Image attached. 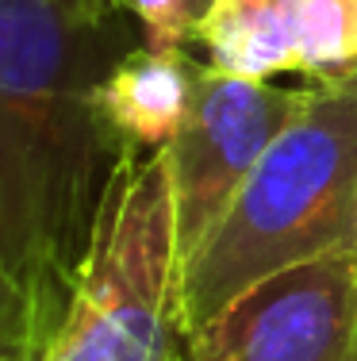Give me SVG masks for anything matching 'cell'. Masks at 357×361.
I'll list each match as a JSON object with an SVG mask.
<instances>
[{
	"instance_id": "cell-1",
	"label": "cell",
	"mask_w": 357,
	"mask_h": 361,
	"mask_svg": "<svg viewBox=\"0 0 357 361\" xmlns=\"http://www.w3.org/2000/svg\"><path fill=\"white\" fill-rule=\"evenodd\" d=\"M112 0H0V257L54 334L73 292L108 154L96 108L115 66Z\"/></svg>"
},
{
	"instance_id": "cell-2",
	"label": "cell",
	"mask_w": 357,
	"mask_h": 361,
	"mask_svg": "<svg viewBox=\"0 0 357 361\" xmlns=\"http://www.w3.org/2000/svg\"><path fill=\"white\" fill-rule=\"evenodd\" d=\"M357 246V85H308L231 208L181 269L184 334L253 285Z\"/></svg>"
},
{
	"instance_id": "cell-3",
	"label": "cell",
	"mask_w": 357,
	"mask_h": 361,
	"mask_svg": "<svg viewBox=\"0 0 357 361\" xmlns=\"http://www.w3.org/2000/svg\"><path fill=\"white\" fill-rule=\"evenodd\" d=\"M42 361H184L165 150L123 146L112 158L73 292Z\"/></svg>"
},
{
	"instance_id": "cell-4",
	"label": "cell",
	"mask_w": 357,
	"mask_h": 361,
	"mask_svg": "<svg viewBox=\"0 0 357 361\" xmlns=\"http://www.w3.org/2000/svg\"><path fill=\"white\" fill-rule=\"evenodd\" d=\"M303 92L308 89H280L273 81L219 73L203 62L192 111L165 150L181 269L231 208L234 192L253 173L269 142L296 116Z\"/></svg>"
},
{
	"instance_id": "cell-5",
	"label": "cell",
	"mask_w": 357,
	"mask_h": 361,
	"mask_svg": "<svg viewBox=\"0 0 357 361\" xmlns=\"http://www.w3.org/2000/svg\"><path fill=\"white\" fill-rule=\"evenodd\" d=\"M184 361H357V246L242 292L184 334Z\"/></svg>"
},
{
	"instance_id": "cell-6",
	"label": "cell",
	"mask_w": 357,
	"mask_h": 361,
	"mask_svg": "<svg viewBox=\"0 0 357 361\" xmlns=\"http://www.w3.org/2000/svg\"><path fill=\"white\" fill-rule=\"evenodd\" d=\"M203 62L184 47H134L96 85V108L112 139L134 150H169L196 100Z\"/></svg>"
},
{
	"instance_id": "cell-7",
	"label": "cell",
	"mask_w": 357,
	"mask_h": 361,
	"mask_svg": "<svg viewBox=\"0 0 357 361\" xmlns=\"http://www.w3.org/2000/svg\"><path fill=\"white\" fill-rule=\"evenodd\" d=\"M192 42L219 73L253 81L300 73V0H211Z\"/></svg>"
},
{
	"instance_id": "cell-8",
	"label": "cell",
	"mask_w": 357,
	"mask_h": 361,
	"mask_svg": "<svg viewBox=\"0 0 357 361\" xmlns=\"http://www.w3.org/2000/svg\"><path fill=\"white\" fill-rule=\"evenodd\" d=\"M300 77L315 89L357 85V0H300Z\"/></svg>"
},
{
	"instance_id": "cell-9",
	"label": "cell",
	"mask_w": 357,
	"mask_h": 361,
	"mask_svg": "<svg viewBox=\"0 0 357 361\" xmlns=\"http://www.w3.org/2000/svg\"><path fill=\"white\" fill-rule=\"evenodd\" d=\"M46 338H50V326L42 319L39 304L0 257V357L42 361Z\"/></svg>"
},
{
	"instance_id": "cell-10",
	"label": "cell",
	"mask_w": 357,
	"mask_h": 361,
	"mask_svg": "<svg viewBox=\"0 0 357 361\" xmlns=\"http://www.w3.org/2000/svg\"><path fill=\"white\" fill-rule=\"evenodd\" d=\"M112 4L139 20L146 47L169 50V47H189L192 31L211 8V0H112Z\"/></svg>"
},
{
	"instance_id": "cell-11",
	"label": "cell",
	"mask_w": 357,
	"mask_h": 361,
	"mask_svg": "<svg viewBox=\"0 0 357 361\" xmlns=\"http://www.w3.org/2000/svg\"><path fill=\"white\" fill-rule=\"evenodd\" d=\"M0 361H15V357H0Z\"/></svg>"
}]
</instances>
